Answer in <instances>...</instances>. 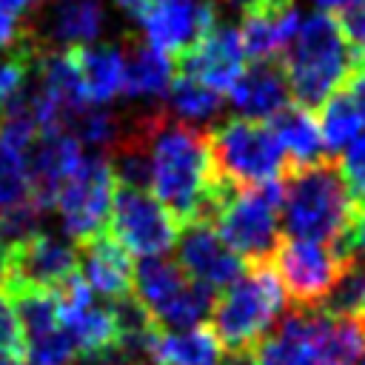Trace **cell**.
<instances>
[{"label":"cell","instance_id":"cell-1","mask_svg":"<svg viewBox=\"0 0 365 365\" xmlns=\"http://www.w3.org/2000/svg\"><path fill=\"white\" fill-rule=\"evenodd\" d=\"M151 188L168 217L185 228L214 222L220 208L237 191L220 180L208 134L185 123H163L151 140Z\"/></svg>","mask_w":365,"mask_h":365},{"label":"cell","instance_id":"cell-2","mask_svg":"<svg viewBox=\"0 0 365 365\" xmlns=\"http://www.w3.org/2000/svg\"><path fill=\"white\" fill-rule=\"evenodd\" d=\"M282 188V222L288 237L328 245L342 257L354 259L345 245V237L356 202L348 194L339 160L325 157L314 165L285 171Z\"/></svg>","mask_w":365,"mask_h":365},{"label":"cell","instance_id":"cell-3","mask_svg":"<svg viewBox=\"0 0 365 365\" xmlns=\"http://www.w3.org/2000/svg\"><path fill=\"white\" fill-rule=\"evenodd\" d=\"M277 60L297 106L317 114V108H322V103L339 91L356 66V51L339 14L314 11L299 23L294 40Z\"/></svg>","mask_w":365,"mask_h":365},{"label":"cell","instance_id":"cell-4","mask_svg":"<svg viewBox=\"0 0 365 365\" xmlns=\"http://www.w3.org/2000/svg\"><path fill=\"white\" fill-rule=\"evenodd\" d=\"M285 311L288 297L274 268L268 262L248 265V274H242L234 285L222 288L214 297L208 328L231 354L251 351V345L268 336V331L279 322Z\"/></svg>","mask_w":365,"mask_h":365},{"label":"cell","instance_id":"cell-5","mask_svg":"<svg viewBox=\"0 0 365 365\" xmlns=\"http://www.w3.org/2000/svg\"><path fill=\"white\" fill-rule=\"evenodd\" d=\"M208 134V148L214 168L231 188H259L282 180L285 154L268 123L228 117Z\"/></svg>","mask_w":365,"mask_h":365},{"label":"cell","instance_id":"cell-6","mask_svg":"<svg viewBox=\"0 0 365 365\" xmlns=\"http://www.w3.org/2000/svg\"><path fill=\"white\" fill-rule=\"evenodd\" d=\"M282 180L242 188L228 197L211 225L217 237L245 262L262 265L271 259L279 242V211H282Z\"/></svg>","mask_w":365,"mask_h":365},{"label":"cell","instance_id":"cell-7","mask_svg":"<svg viewBox=\"0 0 365 365\" xmlns=\"http://www.w3.org/2000/svg\"><path fill=\"white\" fill-rule=\"evenodd\" d=\"M348 262H351L348 257H342L328 245L294 240V237H279L268 259L285 297L294 302V308L302 311L319 308V302L328 297V291L334 288V282L339 279Z\"/></svg>","mask_w":365,"mask_h":365},{"label":"cell","instance_id":"cell-8","mask_svg":"<svg viewBox=\"0 0 365 365\" xmlns=\"http://www.w3.org/2000/svg\"><path fill=\"white\" fill-rule=\"evenodd\" d=\"M114 185L117 180H114V171L106 154L83 157L77 171L63 185L57 197V211L63 220V231L77 245L108 231Z\"/></svg>","mask_w":365,"mask_h":365},{"label":"cell","instance_id":"cell-9","mask_svg":"<svg viewBox=\"0 0 365 365\" xmlns=\"http://www.w3.org/2000/svg\"><path fill=\"white\" fill-rule=\"evenodd\" d=\"M108 234L128 251L145 259L163 257L180 237V225L148 194L131 185H114Z\"/></svg>","mask_w":365,"mask_h":365},{"label":"cell","instance_id":"cell-10","mask_svg":"<svg viewBox=\"0 0 365 365\" xmlns=\"http://www.w3.org/2000/svg\"><path fill=\"white\" fill-rule=\"evenodd\" d=\"M77 274H80L77 248L46 231H37L34 237L3 251L0 291L3 288H37V291L57 294Z\"/></svg>","mask_w":365,"mask_h":365},{"label":"cell","instance_id":"cell-11","mask_svg":"<svg viewBox=\"0 0 365 365\" xmlns=\"http://www.w3.org/2000/svg\"><path fill=\"white\" fill-rule=\"evenodd\" d=\"M154 46L171 66L185 57L217 23V0H148L137 17Z\"/></svg>","mask_w":365,"mask_h":365},{"label":"cell","instance_id":"cell-12","mask_svg":"<svg viewBox=\"0 0 365 365\" xmlns=\"http://www.w3.org/2000/svg\"><path fill=\"white\" fill-rule=\"evenodd\" d=\"M57 319L80 356H103L117 348V325L111 308L97 305L83 277H71L57 294Z\"/></svg>","mask_w":365,"mask_h":365},{"label":"cell","instance_id":"cell-13","mask_svg":"<svg viewBox=\"0 0 365 365\" xmlns=\"http://www.w3.org/2000/svg\"><path fill=\"white\" fill-rule=\"evenodd\" d=\"M177 265L185 271L188 279L211 291H222L245 274V262L217 237L211 222H194L180 228Z\"/></svg>","mask_w":365,"mask_h":365},{"label":"cell","instance_id":"cell-14","mask_svg":"<svg viewBox=\"0 0 365 365\" xmlns=\"http://www.w3.org/2000/svg\"><path fill=\"white\" fill-rule=\"evenodd\" d=\"M242 71H245V54L240 34L234 26L225 23H217L185 57L174 63V74H185L217 94L231 91Z\"/></svg>","mask_w":365,"mask_h":365},{"label":"cell","instance_id":"cell-15","mask_svg":"<svg viewBox=\"0 0 365 365\" xmlns=\"http://www.w3.org/2000/svg\"><path fill=\"white\" fill-rule=\"evenodd\" d=\"M83 160V145L63 128L40 131L29 148V185L31 202L40 211L57 205V197L68 177L77 171Z\"/></svg>","mask_w":365,"mask_h":365},{"label":"cell","instance_id":"cell-16","mask_svg":"<svg viewBox=\"0 0 365 365\" xmlns=\"http://www.w3.org/2000/svg\"><path fill=\"white\" fill-rule=\"evenodd\" d=\"M240 14L242 23L237 34L242 43V54L251 57V63L277 60L299 29L294 0H245Z\"/></svg>","mask_w":365,"mask_h":365},{"label":"cell","instance_id":"cell-17","mask_svg":"<svg viewBox=\"0 0 365 365\" xmlns=\"http://www.w3.org/2000/svg\"><path fill=\"white\" fill-rule=\"evenodd\" d=\"M77 254H80V277L88 288L108 297L111 302L134 294V268L137 265H134L131 254L108 231L83 242L77 248Z\"/></svg>","mask_w":365,"mask_h":365},{"label":"cell","instance_id":"cell-18","mask_svg":"<svg viewBox=\"0 0 365 365\" xmlns=\"http://www.w3.org/2000/svg\"><path fill=\"white\" fill-rule=\"evenodd\" d=\"M228 94L245 120H259V123L274 120L288 106V97H291L279 60L251 63Z\"/></svg>","mask_w":365,"mask_h":365},{"label":"cell","instance_id":"cell-19","mask_svg":"<svg viewBox=\"0 0 365 365\" xmlns=\"http://www.w3.org/2000/svg\"><path fill=\"white\" fill-rule=\"evenodd\" d=\"M103 17H106L103 0H48L43 6V20H40V29L46 34L43 48H48L51 43L54 46L63 43L66 48H71L94 40L100 34ZM40 29H34V34Z\"/></svg>","mask_w":365,"mask_h":365},{"label":"cell","instance_id":"cell-20","mask_svg":"<svg viewBox=\"0 0 365 365\" xmlns=\"http://www.w3.org/2000/svg\"><path fill=\"white\" fill-rule=\"evenodd\" d=\"M271 131L277 134L282 154H285V171L291 168H305L314 165L328 154L322 131H319V120L314 111L302 108V106H285L271 123Z\"/></svg>","mask_w":365,"mask_h":365},{"label":"cell","instance_id":"cell-21","mask_svg":"<svg viewBox=\"0 0 365 365\" xmlns=\"http://www.w3.org/2000/svg\"><path fill=\"white\" fill-rule=\"evenodd\" d=\"M308 345L317 356V365H356L365 354V322L331 319L319 311H311Z\"/></svg>","mask_w":365,"mask_h":365},{"label":"cell","instance_id":"cell-22","mask_svg":"<svg viewBox=\"0 0 365 365\" xmlns=\"http://www.w3.org/2000/svg\"><path fill=\"white\" fill-rule=\"evenodd\" d=\"M188 285L191 279L185 277V271L174 259H165V257L143 259L134 268V297L154 317L157 325L174 308V302L185 294Z\"/></svg>","mask_w":365,"mask_h":365},{"label":"cell","instance_id":"cell-23","mask_svg":"<svg viewBox=\"0 0 365 365\" xmlns=\"http://www.w3.org/2000/svg\"><path fill=\"white\" fill-rule=\"evenodd\" d=\"M308 319L311 311L291 308L277 322V331L262 336L254 348L257 365H317V356L308 345Z\"/></svg>","mask_w":365,"mask_h":365},{"label":"cell","instance_id":"cell-24","mask_svg":"<svg viewBox=\"0 0 365 365\" xmlns=\"http://www.w3.org/2000/svg\"><path fill=\"white\" fill-rule=\"evenodd\" d=\"M151 365H222V345L208 325L160 331L148 351Z\"/></svg>","mask_w":365,"mask_h":365},{"label":"cell","instance_id":"cell-25","mask_svg":"<svg viewBox=\"0 0 365 365\" xmlns=\"http://www.w3.org/2000/svg\"><path fill=\"white\" fill-rule=\"evenodd\" d=\"M68 51L91 106H106L117 91H123V51L117 46H71Z\"/></svg>","mask_w":365,"mask_h":365},{"label":"cell","instance_id":"cell-26","mask_svg":"<svg viewBox=\"0 0 365 365\" xmlns=\"http://www.w3.org/2000/svg\"><path fill=\"white\" fill-rule=\"evenodd\" d=\"M123 51V91L128 97H157L165 94L174 77V66L154 46L143 40H128Z\"/></svg>","mask_w":365,"mask_h":365},{"label":"cell","instance_id":"cell-27","mask_svg":"<svg viewBox=\"0 0 365 365\" xmlns=\"http://www.w3.org/2000/svg\"><path fill=\"white\" fill-rule=\"evenodd\" d=\"M317 311L331 317V319L365 322V259L354 257L342 268L339 279L334 282V288L328 291V297L319 302Z\"/></svg>","mask_w":365,"mask_h":365},{"label":"cell","instance_id":"cell-28","mask_svg":"<svg viewBox=\"0 0 365 365\" xmlns=\"http://www.w3.org/2000/svg\"><path fill=\"white\" fill-rule=\"evenodd\" d=\"M317 120H319V131H322V140H325V148L331 157H336L339 151H345L348 145H354L362 137V123L342 91H334L322 103Z\"/></svg>","mask_w":365,"mask_h":365},{"label":"cell","instance_id":"cell-29","mask_svg":"<svg viewBox=\"0 0 365 365\" xmlns=\"http://www.w3.org/2000/svg\"><path fill=\"white\" fill-rule=\"evenodd\" d=\"M63 131H68L80 145H94V148H111L117 134H120V114L103 108V106H83L71 114L63 117L60 123Z\"/></svg>","mask_w":365,"mask_h":365},{"label":"cell","instance_id":"cell-30","mask_svg":"<svg viewBox=\"0 0 365 365\" xmlns=\"http://www.w3.org/2000/svg\"><path fill=\"white\" fill-rule=\"evenodd\" d=\"M165 94H168V106L185 120H205L222 106V94L205 88L202 83L185 74H174Z\"/></svg>","mask_w":365,"mask_h":365},{"label":"cell","instance_id":"cell-31","mask_svg":"<svg viewBox=\"0 0 365 365\" xmlns=\"http://www.w3.org/2000/svg\"><path fill=\"white\" fill-rule=\"evenodd\" d=\"M74 356H77V348L66 336L63 328H54L51 334H43V336L26 342L29 365H71Z\"/></svg>","mask_w":365,"mask_h":365},{"label":"cell","instance_id":"cell-32","mask_svg":"<svg viewBox=\"0 0 365 365\" xmlns=\"http://www.w3.org/2000/svg\"><path fill=\"white\" fill-rule=\"evenodd\" d=\"M336 160H339V171H342L351 200L365 208V134L354 145H348L342 151V157H336Z\"/></svg>","mask_w":365,"mask_h":365},{"label":"cell","instance_id":"cell-33","mask_svg":"<svg viewBox=\"0 0 365 365\" xmlns=\"http://www.w3.org/2000/svg\"><path fill=\"white\" fill-rule=\"evenodd\" d=\"M0 356L3 359H26V336H23V328H20L11 305L6 302V297H0Z\"/></svg>","mask_w":365,"mask_h":365},{"label":"cell","instance_id":"cell-34","mask_svg":"<svg viewBox=\"0 0 365 365\" xmlns=\"http://www.w3.org/2000/svg\"><path fill=\"white\" fill-rule=\"evenodd\" d=\"M339 91L348 97V103L354 106L362 131H365V60H356V66L351 68V74L345 77V83L339 86Z\"/></svg>","mask_w":365,"mask_h":365},{"label":"cell","instance_id":"cell-35","mask_svg":"<svg viewBox=\"0 0 365 365\" xmlns=\"http://www.w3.org/2000/svg\"><path fill=\"white\" fill-rule=\"evenodd\" d=\"M342 26L351 37V46L356 51V60H365V6L359 9H351V11H342Z\"/></svg>","mask_w":365,"mask_h":365},{"label":"cell","instance_id":"cell-36","mask_svg":"<svg viewBox=\"0 0 365 365\" xmlns=\"http://www.w3.org/2000/svg\"><path fill=\"white\" fill-rule=\"evenodd\" d=\"M345 245H348L351 257L365 259V208H362V205H356V211H354V220H351Z\"/></svg>","mask_w":365,"mask_h":365},{"label":"cell","instance_id":"cell-37","mask_svg":"<svg viewBox=\"0 0 365 365\" xmlns=\"http://www.w3.org/2000/svg\"><path fill=\"white\" fill-rule=\"evenodd\" d=\"M222 365H257L254 351H234V354H228V359Z\"/></svg>","mask_w":365,"mask_h":365},{"label":"cell","instance_id":"cell-38","mask_svg":"<svg viewBox=\"0 0 365 365\" xmlns=\"http://www.w3.org/2000/svg\"><path fill=\"white\" fill-rule=\"evenodd\" d=\"M117 365H137V362H125V359L120 356V359H117Z\"/></svg>","mask_w":365,"mask_h":365},{"label":"cell","instance_id":"cell-39","mask_svg":"<svg viewBox=\"0 0 365 365\" xmlns=\"http://www.w3.org/2000/svg\"><path fill=\"white\" fill-rule=\"evenodd\" d=\"M362 365H365V359H362Z\"/></svg>","mask_w":365,"mask_h":365},{"label":"cell","instance_id":"cell-40","mask_svg":"<svg viewBox=\"0 0 365 365\" xmlns=\"http://www.w3.org/2000/svg\"><path fill=\"white\" fill-rule=\"evenodd\" d=\"M0 120H3V114H0Z\"/></svg>","mask_w":365,"mask_h":365}]
</instances>
